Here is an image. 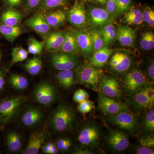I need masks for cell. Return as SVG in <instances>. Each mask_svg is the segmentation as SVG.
Instances as JSON below:
<instances>
[{"label":"cell","mask_w":154,"mask_h":154,"mask_svg":"<svg viewBox=\"0 0 154 154\" xmlns=\"http://www.w3.org/2000/svg\"><path fill=\"white\" fill-rule=\"evenodd\" d=\"M76 116L74 109L66 104H59L54 110L51 118L53 128L57 132H70L74 129Z\"/></svg>","instance_id":"1"},{"label":"cell","mask_w":154,"mask_h":154,"mask_svg":"<svg viewBox=\"0 0 154 154\" xmlns=\"http://www.w3.org/2000/svg\"><path fill=\"white\" fill-rule=\"evenodd\" d=\"M102 137L101 125L90 120L82 125L78 131L77 139L80 144L93 149L100 146Z\"/></svg>","instance_id":"2"},{"label":"cell","mask_w":154,"mask_h":154,"mask_svg":"<svg viewBox=\"0 0 154 154\" xmlns=\"http://www.w3.org/2000/svg\"><path fill=\"white\" fill-rule=\"evenodd\" d=\"M76 68L77 82L87 88L98 91L99 82L104 75L102 69L97 68L88 61H85Z\"/></svg>","instance_id":"3"},{"label":"cell","mask_w":154,"mask_h":154,"mask_svg":"<svg viewBox=\"0 0 154 154\" xmlns=\"http://www.w3.org/2000/svg\"><path fill=\"white\" fill-rule=\"evenodd\" d=\"M129 104L128 107L138 113L146 112L154 108L153 85L152 83L147 84L130 96Z\"/></svg>","instance_id":"4"},{"label":"cell","mask_w":154,"mask_h":154,"mask_svg":"<svg viewBox=\"0 0 154 154\" xmlns=\"http://www.w3.org/2000/svg\"><path fill=\"white\" fill-rule=\"evenodd\" d=\"M26 101V98L23 96L0 99V126L11 122Z\"/></svg>","instance_id":"5"},{"label":"cell","mask_w":154,"mask_h":154,"mask_svg":"<svg viewBox=\"0 0 154 154\" xmlns=\"http://www.w3.org/2000/svg\"><path fill=\"white\" fill-rule=\"evenodd\" d=\"M148 81L147 77L142 72L134 69L127 72L125 75L122 80V89L127 95L130 96L150 83Z\"/></svg>","instance_id":"6"},{"label":"cell","mask_w":154,"mask_h":154,"mask_svg":"<svg viewBox=\"0 0 154 154\" xmlns=\"http://www.w3.org/2000/svg\"><path fill=\"white\" fill-rule=\"evenodd\" d=\"M67 20L75 29L85 30L88 22L84 3L75 1L67 12Z\"/></svg>","instance_id":"7"},{"label":"cell","mask_w":154,"mask_h":154,"mask_svg":"<svg viewBox=\"0 0 154 154\" xmlns=\"http://www.w3.org/2000/svg\"><path fill=\"white\" fill-rule=\"evenodd\" d=\"M109 123L131 133L137 129V118L131 111H122L116 114L108 115Z\"/></svg>","instance_id":"8"},{"label":"cell","mask_w":154,"mask_h":154,"mask_svg":"<svg viewBox=\"0 0 154 154\" xmlns=\"http://www.w3.org/2000/svg\"><path fill=\"white\" fill-rule=\"evenodd\" d=\"M98 91L104 95L119 100L122 97V91L120 82L115 77L103 75L99 82Z\"/></svg>","instance_id":"9"},{"label":"cell","mask_w":154,"mask_h":154,"mask_svg":"<svg viewBox=\"0 0 154 154\" xmlns=\"http://www.w3.org/2000/svg\"><path fill=\"white\" fill-rule=\"evenodd\" d=\"M33 96L36 102L43 106H48L56 100L58 94L54 86L42 82L36 86Z\"/></svg>","instance_id":"10"},{"label":"cell","mask_w":154,"mask_h":154,"mask_svg":"<svg viewBox=\"0 0 154 154\" xmlns=\"http://www.w3.org/2000/svg\"><path fill=\"white\" fill-rule=\"evenodd\" d=\"M106 143L110 149L115 152L123 151L130 145L128 135L123 131L119 129H111L108 131Z\"/></svg>","instance_id":"11"},{"label":"cell","mask_w":154,"mask_h":154,"mask_svg":"<svg viewBox=\"0 0 154 154\" xmlns=\"http://www.w3.org/2000/svg\"><path fill=\"white\" fill-rule=\"evenodd\" d=\"M51 61L53 66L59 71L72 70L78 64L76 55L67 53H52L51 56Z\"/></svg>","instance_id":"12"},{"label":"cell","mask_w":154,"mask_h":154,"mask_svg":"<svg viewBox=\"0 0 154 154\" xmlns=\"http://www.w3.org/2000/svg\"><path fill=\"white\" fill-rule=\"evenodd\" d=\"M131 57L126 53L116 52L108 62V67L111 72L117 74L126 73L132 66Z\"/></svg>","instance_id":"13"},{"label":"cell","mask_w":154,"mask_h":154,"mask_svg":"<svg viewBox=\"0 0 154 154\" xmlns=\"http://www.w3.org/2000/svg\"><path fill=\"white\" fill-rule=\"evenodd\" d=\"M98 103L100 109L108 115L122 111H130L127 104L107 97L99 92L98 93Z\"/></svg>","instance_id":"14"},{"label":"cell","mask_w":154,"mask_h":154,"mask_svg":"<svg viewBox=\"0 0 154 154\" xmlns=\"http://www.w3.org/2000/svg\"><path fill=\"white\" fill-rule=\"evenodd\" d=\"M45 20L51 28L63 26L67 20V12L63 9L43 11L38 14Z\"/></svg>","instance_id":"15"},{"label":"cell","mask_w":154,"mask_h":154,"mask_svg":"<svg viewBox=\"0 0 154 154\" xmlns=\"http://www.w3.org/2000/svg\"><path fill=\"white\" fill-rule=\"evenodd\" d=\"M74 33L80 52L85 56H89L94 53L93 42L88 31L72 28Z\"/></svg>","instance_id":"16"},{"label":"cell","mask_w":154,"mask_h":154,"mask_svg":"<svg viewBox=\"0 0 154 154\" xmlns=\"http://www.w3.org/2000/svg\"><path fill=\"white\" fill-rule=\"evenodd\" d=\"M89 20L95 28H101L110 24L111 19L106 9L99 8H91L88 12Z\"/></svg>","instance_id":"17"},{"label":"cell","mask_w":154,"mask_h":154,"mask_svg":"<svg viewBox=\"0 0 154 154\" xmlns=\"http://www.w3.org/2000/svg\"><path fill=\"white\" fill-rule=\"evenodd\" d=\"M26 24L45 40L50 33L51 28L39 14L28 19L26 21Z\"/></svg>","instance_id":"18"},{"label":"cell","mask_w":154,"mask_h":154,"mask_svg":"<svg viewBox=\"0 0 154 154\" xmlns=\"http://www.w3.org/2000/svg\"><path fill=\"white\" fill-rule=\"evenodd\" d=\"M116 39L123 46L134 47L135 43V31L128 26H119L116 30Z\"/></svg>","instance_id":"19"},{"label":"cell","mask_w":154,"mask_h":154,"mask_svg":"<svg viewBox=\"0 0 154 154\" xmlns=\"http://www.w3.org/2000/svg\"><path fill=\"white\" fill-rule=\"evenodd\" d=\"M64 38L65 30H58L50 33L45 40V48L48 52H59L63 44Z\"/></svg>","instance_id":"20"},{"label":"cell","mask_w":154,"mask_h":154,"mask_svg":"<svg viewBox=\"0 0 154 154\" xmlns=\"http://www.w3.org/2000/svg\"><path fill=\"white\" fill-rule=\"evenodd\" d=\"M113 52V50L104 45L101 49L93 53L89 62L97 68L102 69L107 64Z\"/></svg>","instance_id":"21"},{"label":"cell","mask_w":154,"mask_h":154,"mask_svg":"<svg viewBox=\"0 0 154 154\" xmlns=\"http://www.w3.org/2000/svg\"><path fill=\"white\" fill-rule=\"evenodd\" d=\"M59 52L67 53L76 55L80 52L72 28L65 30L64 40Z\"/></svg>","instance_id":"22"},{"label":"cell","mask_w":154,"mask_h":154,"mask_svg":"<svg viewBox=\"0 0 154 154\" xmlns=\"http://www.w3.org/2000/svg\"><path fill=\"white\" fill-rule=\"evenodd\" d=\"M45 137L43 133L40 132L33 133L30 136L28 145L25 150L24 154H37L44 142Z\"/></svg>","instance_id":"23"},{"label":"cell","mask_w":154,"mask_h":154,"mask_svg":"<svg viewBox=\"0 0 154 154\" xmlns=\"http://www.w3.org/2000/svg\"><path fill=\"white\" fill-rule=\"evenodd\" d=\"M42 116V113L38 109L30 107L23 113L22 117V123L26 126H35L41 120Z\"/></svg>","instance_id":"24"},{"label":"cell","mask_w":154,"mask_h":154,"mask_svg":"<svg viewBox=\"0 0 154 154\" xmlns=\"http://www.w3.org/2000/svg\"><path fill=\"white\" fill-rule=\"evenodd\" d=\"M22 19V14L18 11L10 8L3 12L0 17V22L10 26H17Z\"/></svg>","instance_id":"25"},{"label":"cell","mask_w":154,"mask_h":154,"mask_svg":"<svg viewBox=\"0 0 154 154\" xmlns=\"http://www.w3.org/2000/svg\"><path fill=\"white\" fill-rule=\"evenodd\" d=\"M21 28L19 26H10L0 22V34L11 43L13 42L22 33Z\"/></svg>","instance_id":"26"},{"label":"cell","mask_w":154,"mask_h":154,"mask_svg":"<svg viewBox=\"0 0 154 154\" xmlns=\"http://www.w3.org/2000/svg\"><path fill=\"white\" fill-rule=\"evenodd\" d=\"M58 82L63 88L69 89L75 83V75L72 70L59 71L56 75Z\"/></svg>","instance_id":"27"},{"label":"cell","mask_w":154,"mask_h":154,"mask_svg":"<svg viewBox=\"0 0 154 154\" xmlns=\"http://www.w3.org/2000/svg\"><path fill=\"white\" fill-rule=\"evenodd\" d=\"M124 22L128 25H140L143 22L142 11L136 8H131L125 13Z\"/></svg>","instance_id":"28"},{"label":"cell","mask_w":154,"mask_h":154,"mask_svg":"<svg viewBox=\"0 0 154 154\" xmlns=\"http://www.w3.org/2000/svg\"><path fill=\"white\" fill-rule=\"evenodd\" d=\"M103 38L104 45L108 46L113 44L116 39V30L112 24H108L99 29Z\"/></svg>","instance_id":"29"},{"label":"cell","mask_w":154,"mask_h":154,"mask_svg":"<svg viewBox=\"0 0 154 154\" xmlns=\"http://www.w3.org/2000/svg\"><path fill=\"white\" fill-rule=\"evenodd\" d=\"M6 143L9 150L13 152H19L22 146L21 137L15 132L10 133L7 135Z\"/></svg>","instance_id":"30"},{"label":"cell","mask_w":154,"mask_h":154,"mask_svg":"<svg viewBox=\"0 0 154 154\" xmlns=\"http://www.w3.org/2000/svg\"><path fill=\"white\" fill-rule=\"evenodd\" d=\"M142 129L149 135L153 134L154 131V109L152 108L146 112L143 119Z\"/></svg>","instance_id":"31"},{"label":"cell","mask_w":154,"mask_h":154,"mask_svg":"<svg viewBox=\"0 0 154 154\" xmlns=\"http://www.w3.org/2000/svg\"><path fill=\"white\" fill-rule=\"evenodd\" d=\"M25 69L30 75L38 74L42 68V62L39 58L34 57L26 62L25 65Z\"/></svg>","instance_id":"32"},{"label":"cell","mask_w":154,"mask_h":154,"mask_svg":"<svg viewBox=\"0 0 154 154\" xmlns=\"http://www.w3.org/2000/svg\"><path fill=\"white\" fill-rule=\"evenodd\" d=\"M45 44V40L39 41L33 37L29 38L28 42V53L33 55L40 54L44 48Z\"/></svg>","instance_id":"33"},{"label":"cell","mask_w":154,"mask_h":154,"mask_svg":"<svg viewBox=\"0 0 154 154\" xmlns=\"http://www.w3.org/2000/svg\"><path fill=\"white\" fill-rule=\"evenodd\" d=\"M67 5V0H43L40 10L42 11H50L57 8H64Z\"/></svg>","instance_id":"34"},{"label":"cell","mask_w":154,"mask_h":154,"mask_svg":"<svg viewBox=\"0 0 154 154\" xmlns=\"http://www.w3.org/2000/svg\"><path fill=\"white\" fill-rule=\"evenodd\" d=\"M9 83L12 87L18 90H25L28 85L26 78L18 75H11L9 79Z\"/></svg>","instance_id":"35"},{"label":"cell","mask_w":154,"mask_h":154,"mask_svg":"<svg viewBox=\"0 0 154 154\" xmlns=\"http://www.w3.org/2000/svg\"><path fill=\"white\" fill-rule=\"evenodd\" d=\"M140 47L145 51H150L154 47V34L149 31L142 34L140 41Z\"/></svg>","instance_id":"36"},{"label":"cell","mask_w":154,"mask_h":154,"mask_svg":"<svg viewBox=\"0 0 154 154\" xmlns=\"http://www.w3.org/2000/svg\"><path fill=\"white\" fill-rule=\"evenodd\" d=\"M88 32L92 39L94 52L102 48L104 46V43L99 29H92Z\"/></svg>","instance_id":"37"},{"label":"cell","mask_w":154,"mask_h":154,"mask_svg":"<svg viewBox=\"0 0 154 154\" xmlns=\"http://www.w3.org/2000/svg\"><path fill=\"white\" fill-rule=\"evenodd\" d=\"M116 7L114 19L127 12L132 5V0H116Z\"/></svg>","instance_id":"38"},{"label":"cell","mask_w":154,"mask_h":154,"mask_svg":"<svg viewBox=\"0 0 154 154\" xmlns=\"http://www.w3.org/2000/svg\"><path fill=\"white\" fill-rule=\"evenodd\" d=\"M28 51L22 47L14 48L11 52L12 62L13 63L20 62L25 60L28 57Z\"/></svg>","instance_id":"39"},{"label":"cell","mask_w":154,"mask_h":154,"mask_svg":"<svg viewBox=\"0 0 154 154\" xmlns=\"http://www.w3.org/2000/svg\"><path fill=\"white\" fill-rule=\"evenodd\" d=\"M143 20L152 28L154 26V11L149 7H146L142 12Z\"/></svg>","instance_id":"40"},{"label":"cell","mask_w":154,"mask_h":154,"mask_svg":"<svg viewBox=\"0 0 154 154\" xmlns=\"http://www.w3.org/2000/svg\"><path fill=\"white\" fill-rule=\"evenodd\" d=\"M72 145V142L71 140L66 138L59 139L56 144L59 151L61 152H67Z\"/></svg>","instance_id":"41"},{"label":"cell","mask_w":154,"mask_h":154,"mask_svg":"<svg viewBox=\"0 0 154 154\" xmlns=\"http://www.w3.org/2000/svg\"><path fill=\"white\" fill-rule=\"evenodd\" d=\"M95 107L94 102L87 100L79 103L78 106V110L81 113H86L91 112Z\"/></svg>","instance_id":"42"},{"label":"cell","mask_w":154,"mask_h":154,"mask_svg":"<svg viewBox=\"0 0 154 154\" xmlns=\"http://www.w3.org/2000/svg\"><path fill=\"white\" fill-rule=\"evenodd\" d=\"M89 94L84 89H80L77 90L74 94L73 99L75 102L80 103L88 100L89 98Z\"/></svg>","instance_id":"43"},{"label":"cell","mask_w":154,"mask_h":154,"mask_svg":"<svg viewBox=\"0 0 154 154\" xmlns=\"http://www.w3.org/2000/svg\"><path fill=\"white\" fill-rule=\"evenodd\" d=\"M139 142L141 146L152 148L154 146V134L141 137L139 138Z\"/></svg>","instance_id":"44"},{"label":"cell","mask_w":154,"mask_h":154,"mask_svg":"<svg viewBox=\"0 0 154 154\" xmlns=\"http://www.w3.org/2000/svg\"><path fill=\"white\" fill-rule=\"evenodd\" d=\"M106 10L110 15L111 20L114 19L116 3V0H106Z\"/></svg>","instance_id":"45"},{"label":"cell","mask_w":154,"mask_h":154,"mask_svg":"<svg viewBox=\"0 0 154 154\" xmlns=\"http://www.w3.org/2000/svg\"><path fill=\"white\" fill-rule=\"evenodd\" d=\"M94 149L85 146H82L76 149L74 152V154H93L95 153V152L93 150Z\"/></svg>","instance_id":"46"},{"label":"cell","mask_w":154,"mask_h":154,"mask_svg":"<svg viewBox=\"0 0 154 154\" xmlns=\"http://www.w3.org/2000/svg\"><path fill=\"white\" fill-rule=\"evenodd\" d=\"M7 69L4 67H0V93L3 91L6 83V74Z\"/></svg>","instance_id":"47"},{"label":"cell","mask_w":154,"mask_h":154,"mask_svg":"<svg viewBox=\"0 0 154 154\" xmlns=\"http://www.w3.org/2000/svg\"><path fill=\"white\" fill-rule=\"evenodd\" d=\"M135 153L137 154H154L153 148L141 146L135 150Z\"/></svg>","instance_id":"48"},{"label":"cell","mask_w":154,"mask_h":154,"mask_svg":"<svg viewBox=\"0 0 154 154\" xmlns=\"http://www.w3.org/2000/svg\"><path fill=\"white\" fill-rule=\"evenodd\" d=\"M43 0H28L26 8L28 10H32L41 5Z\"/></svg>","instance_id":"49"},{"label":"cell","mask_w":154,"mask_h":154,"mask_svg":"<svg viewBox=\"0 0 154 154\" xmlns=\"http://www.w3.org/2000/svg\"><path fill=\"white\" fill-rule=\"evenodd\" d=\"M147 76L152 82H154V62L152 61L148 66L147 70Z\"/></svg>","instance_id":"50"},{"label":"cell","mask_w":154,"mask_h":154,"mask_svg":"<svg viewBox=\"0 0 154 154\" xmlns=\"http://www.w3.org/2000/svg\"><path fill=\"white\" fill-rule=\"evenodd\" d=\"M6 4L10 7H15L19 5L23 0H5Z\"/></svg>","instance_id":"51"},{"label":"cell","mask_w":154,"mask_h":154,"mask_svg":"<svg viewBox=\"0 0 154 154\" xmlns=\"http://www.w3.org/2000/svg\"><path fill=\"white\" fill-rule=\"evenodd\" d=\"M52 144V143H49L46 144L45 145L43 146L42 148V151L45 154H49Z\"/></svg>","instance_id":"52"},{"label":"cell","mask_w":154,"mask_h":154,"mask_svg":"<svg viewBox=\"0 0 154 154\" xmlns=\"http://www.w3.org/2000/svg\"><path fill=\"white\" fill-rule=\"evenodd\" d=\"M59 151L56 145L52 143V146L51 148L49 154H56Z\"/></svg>","instance_id":"53"},{"label":"cell","mask_w":154,"mask_h":154,"mask_svg":"<svg viewBox=\"0 0 154 154\" xmlns=\"http://www.w3.org/2000/svg\"><path fill=\"white\" fill-rule=\"evenodd\" d=\"M94 2L100 4L102 5H105L106 4V0H93Z\"/></svg>","instance_id":"54"},{"label":"cell","mask_w":154,"mask_h":154,"mask_svg":"<svg viewBox=\"0 0 154 154\" xmlns=\"http://www.w3.org/2000/svg\"><path fill=\"white\" fill-rule=\"evenodd\" d=\"M3 54L2 53V51L0 49V62H1V60H2V57Z\"/></svg>","instance_id":"55"},{"label":"cell","mask_w":154,"mask_h":154,"mask_svg":"<svg viewBox=\"0 0 154 154\" xmlns=\"http://www.w3.org/2000/svg\"><path fill=\"white\" fill-rule=\"evenodd\" d=\"M1 148H0V153H1Z\"/></svg>","instance_id":"56"}]
</instances>
